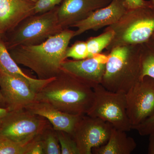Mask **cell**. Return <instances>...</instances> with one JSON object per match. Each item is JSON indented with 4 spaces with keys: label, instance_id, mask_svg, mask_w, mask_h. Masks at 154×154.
<instances>
[{
    "label": "cell",
    "instance_id": "cell-1",
    "mask_svg": "<svg viewBox=\"0 0 154 154\" xmlns=\"http://www.w3.org/2000/svg\"><path fill=\"white\" fill-rule=\"evenodd\" d=\"M74 33V30L66 28L40 44L17 46L9 50V53L18 64L30 69L38 79H48L56 76L61 70Z\"/></svg>",
    "mask_w": 154,
    "mask_h": 154
},
{
    "label": "cell",
    "instance_id": "cell-2",
    "mask_svg": "<svg viewBox=\"0 0 154 154\" xmlns=\"http://www.w3.org/2000/svg\"><path fill=\"white\" fill-rule=\"evenodd\" d=\"M94 98L93 88L62 69L36 93V101L46 102L65 113L84 115L93 106Z\"/></svg>",
    "mask_w": 154,
    "mask_h": 154
},
{
    "label": "cell",
    "instance_id": "cell-3",
    "mask_svg": "<svg viewBox=\"0 0 154 154\" xmlns=\"http://www.w3.org/2000/svg\"><path fill=\"white\" fill-rule=\"evenodd\" d=\"M141 44L119 46L108 52L101 85L108 91L126 93L141 79Z\"/></svg>",
    "mask_w": 154,
    "mask_h": 154
},
{
    "label": "cell",
    "instance_id": "cell-4",
    "mask_svg": "<svg viewBox=\"0 0 154 154\" xmlns=\"http://www.w3.org/2000/svg\"><path fill=\"white\" fill-rule=\"evenodd\" d=\"M59 5L51 11L29 16L2 37L9 50L17 46L36 45L63 30L59 22Z\"/></svg>",
    "mask_w": 154,
    "mask_h": 154
},
{
    "label": "cell",
    "instance_id": "cell-5",
    "mask_svg": "<svg viewBox=\"0 0 154 154\" xmlns=\"http://www.w3.org/2000/svg\"><path fill=\"white\" fill-rule=\"evenodd\" d=\"M107 28L114 31L107 51L119 46L142 44L154 32V8L145 7L127 10L118 22Z\"/></svg>",
    "mask_w": 154,
    "mask_h": 154
},
{
    "label": "cell",
    "instance_id": "cell-6",
    "mask_svg": "<svg viewBox=\"0 0 154 154\" xmlns=\"http://www.w3.org/2000/svg\"><path fill=\"white\" fill-rule=\"evenodd\" d=\"M51 125L46 119L25 108L10 111L0 122V139L28 144Z\"/></svg>",
    "mask_w": 154,
    "mask_h": 154
},
{
    "label": "cell",
    "instance_id": "cell-7",
    "mask_svg": "<svg viewBox=\"0 0 154 154\" xmlns=\"http://www.w3.org/2000/svg\"><path fill=\"white\" fill-rule=\"evenodd\" d=\"M93 90L94 103L87 115L100 119L117 129L126 132L131 130L127 114L125 93L108 91L101 84Z\"/></svg>",
    "mask_w": 154,
    "mask_h": 154
},
{
    "label": "cell",
    "instance_id": "cell-8",
    "mask_svg": "<svg viewBox=\"0 0 154 154\" xmlns=\"http://www.w3.org/2000/svg\"><path fill=\"white\" fill-rule=\"evenodd\" d=\"M125 97L132 128L154 115V79L144 77L125 93Z\"/></svg>",
    "mask_w": 154,
    "mask_h": 154
},
{
    "label": "cell",
    "instance_id": "cell-9",
    "mask_svg": "<svg viewBox=\"0 0 154 154\" xmlns=\"http://www.w3.org/2000/svg\"><path fill=\"white\" fill-rule=\"evenodd\" d=\"M113 127L97 117L82 115L72 134L80 154H92L93 149L107 143Z\"/></svg>",
    "mask_w": 154,
    "mask_h": 154
},
{
    "label": "cell",
    "instance_id": "cell-10",
    "mask_svg": "<svg viewBox=\"0 0 154 154\" xmlns=\"http://www.w3.org/2000/svg\"><path fill=\"white\" fill-rule=\"evenodd\" d=\"M0 90L9 111L25 108L36 101V92L27 82L0 69Z\"/></svg>",
    "mask_w": 154,
    "mask_h": 154
},
{
    "label": "cell",
    "instance_id": "cell-11",
    "mask_svg": "<svg viewBox=\"0 0 154 154\" xmlns=\"http://www.w3.org/2000/svg\"><path fill=\"white\" fill-rule=\"evenodd\" d=\"M82 60L66 59L62 69L82 80L92 88L101 84L108 59V52Z\"/></svg>",
    "mask_w": 154,
    "mask_h": 154
},
{
    "label": "cell",
    "instance_id": "cell-12",
    "mask_svg": "<svg viewBox=\"0 0 154 154\" xmlns=\"http://www.w3.org/2000/svg\"><path fill=\"white\" fill-rule=\"evenodd\" d=\"M127 11L125 0H112L105 8L94 11L89 17L76 22L71 27H75L74 37L79 36L89 30L94 31L109 26L118 22Z\"/></svg>",
    "mask_w": 154,
    "mask_h": 154
},
{
    "label": "cell",
    "instance_id": "cell-13",
    "mask_svg": "<svg viewBox=\"0 0 154 154\" xmlns=\"http://www.w3.org/2000/svg\"><path fill=\"white\" fill-rule=\"evenodd\" d=\"M112 0H63L59 5L58 17L63 29L88 18L99 9L109 5Z\"/></svg>",
    "mask_w": 154,
    "mask_h": 154
},
{
    "label": "cell",
    "instance_id": "cell-14",
    "mask_svg": "<svg viewBox=\"0 0 154 154\" xmlns=\"http://www.w3.org/2000/svg\"><path fill=\"white\" fill-rule=\"evenodd\" d=\"M30 0H0V35L9 33L26 18L34 15Z\"/></svg>",
    "mask_w": 154,
    "mask_h": 154
},
{
    "label": "cell",
    "instance_id": "cell-15",
    "mask_svg": "<svg viewBox=\"0 0 154 154\" xmlns=\"http://www.w3.org/2000/svg\"><path fill=\"white\" fill-rule=\"evenodd\" d=\"M25 108L47 119L55 130L65 131L71 134L82 115L65 113L48 103L38 101L33 102Z\"/></svg>",
    "mask_w": 154,
    "mask_h": 154
},
{
    "label": "cell",
    "instance_id": "cell-16",
    "mask_svg": "<svg viewBox=\"0 0 154 154\" xmlns=\"http://www.w3.org/2000/svg\"><path fill=\"white\" fill-rule=\"evenodd\" d=\"M126 131L112 128L110 137L104 145L92 149L94 154H130L137 147L135 141Z\"/></svg>",
    "mask_w": 154,
    "mask_h": 154
},
{
    "label": "cell",
    "instance_id": "cell-17",
    "mask_svg": "<svg viewBox=\"0 0 154 154\" xmlns=\"http://www.w3.org/2000/svg\"><path fill=\"white\" fill-rule=\"evenodd\" d=\"M0 69L9 75L24 80L35 90L36 93L53 78L46 80L39 79L30 77L25 73L11 56L1 36H0Z\"/></svg>",
    "mask_w": 154,
    "mask_h": 154
},
{
    "label": "cell",
    "instance_id": "cell-18",
    "mask_svg": "<svg viewBox=\"0 0 154 154\" xmlns=\"http://www.w3.org/2000/svg\"><path fill=\"white\" fill-rule=\"evenodd\" d=\"M141 45V79L145 76L154 79V37Z\"/></svg>",
    "mask_w": 154,
    "mask_h": 154
},
{
    "label": "cell",
    "instance_id": "cell-19",
    "mask_svg": "<svg viewBox=\"0 0 154 154\" xmlns=\"http://www.w3.org/2000/svg\"><path fill=\"white\" fill-rule=\"evenodd\" d=\"M114 31L106 28L104 32L99 36L88 38L86 41L89 53V57L102 53L110 44L114 36Z\"/></svg>",
    "mask_w": 154,
    "mask_h": 154
},
{
    "label": "cell",
    "instance_id": "cell-20",
    "mask_svg": "<svg viewBox=\"0 0 154 154\" xmlns=\"http://www.w3.org/2000/svg\"><path fill=\"white\" fill-rule=\"evenodd\" d=\"M40 140L44 154H61V148L56 131L52 125L48 127L41 135Z\"/></svg>",
    "mask_w": 154,
    "mask_h": 154
},
{
    "label": "cell",
    "instance_id": "cell-21",
    "mask_svg": "<svg viewBox=\"0 0 154 154\" xmlns=\"http://www.w3.org/2000/svg\"><path fill=\"white\" fill-rule=\"evenodd\" d=\"M36 140L28 144L22 145L8 140L0 139V154H28Z\"/></svg>",
    "mask_w": 154,
    "mask_h": 154
},
{
    "label": "cell",
    "instance_id": "cell-22",
    "mask_svg": "<svg viewBox=\"0 0 154 154\" xmlns=\"http://www.w3.org/2000/svg\"><path fill=\"white\" fill-rule=\"evenodd\" d=\"M56 132L61 154H80L76 143L72 134L63 131H56Z\"/></svg>",
    "mask_w": 154,
    "mask_h": 154
},
{
    "label": "cell",
    "instance_id": "cell-23",
    "mask_svg": "<svg viewBox=\"0 0 154 154\" xmlns=\"http://www.w3.org/2000/svg\"><path fill=\"white\" fill-rule=\"evenodd\" d=\"M89 57L86 41H78L67 48L66 58H72L74 60H82Z\"/></svg>",
    "mask_w": 154,
    "mask_h": 154
},
{
    "label": "cell",
    "instance_id": "cell-24",
    "mask_svg": "<svg viewBox=\"0 0 154 154\" xmlns=\"http://www.w3.org/2000/svg\"><path fill=\"white\" fill-rule=\"evenodd\" d=\"M63 0H37L35 3L34 14H40L46 13L59 5Z\"/></svg>",
    "mask_w": 154,
    "mask_h": 154
},
{
    "label": "cell",
    "instance_id": "cell-25",
    "mask_svg": "<svg viewBox=\"0 0 154 154\" xmlns=\"http://www.w3.org/2000/svg\"><path fill=\"white\" fill-rule=\"evenodd\" d=\"M141 136H147L154 132V115L145 120L141 124L133 127Z\"/></svg>",
    "mask_w": 154,
    "mask_h": 154
},
{
    "label": "cell",
    "instance_id": "cell-26",
    "mask_svg": "<svg viewBox=\"0 0 154 154\" xmlns=\"http://www.w3.org/2000/svg\"><path fill=\"white\" fill-rule=\"evenodd\" d=\"M125 5L127 10L152 7L149 1L146 0H125Z\"/></svg>",
    "mask_w": 154,
    "mask_h": 154
},
{
    "label": "cell",
    "instance_id": "cell-27",
    "mask_svg": "<svg viewBox=\"0 0 154 154\" xmlns=\"http://www.w3.org/2000/svg\"><path fill=\"white\" fill-rule=\"evenodd\" d=\"M40 137L33 143V145L30 148L28 154H44L43 147L40 140Z\"/></svg>",
    "mask_w": 154,
    "mask_h": 154
},
{
    "label": "cell",
    "instance_id": "cell-28",
    "mask_svg": "<svg viewBox=\"0 0 154 154\" xmlns=\"http://www.w3.org/2000/svg\"><path fill=\"white\" fill-rule=\"evenodd\" d=\"M149 143L148 152L149 154H154V132L149 135Z\"/></svg>",
    "mask_w": 154,
    "mask_h": 154
},
{
    "label": "cell",
    "instance_id": "cell-29",
    "mask_svg": "<svg viewBox=\"0 0 154 154\" xmlns=\"http://www.w3.org/2000/svg\"><path fill=\"white\" fill-rule=\"evenodd\" d=\"M9 111L8 108L0 107V122L7 115Z\"/></svg>",
    "mask_w": 154,
    "mask_h": 154
},
{
    "label": "cell",
    "instance_id": "cell-30",
    "mask_svg": "<svg viewBox=\"0 0 154 154\" xmlns=\"http://www.w3.org/2000/svg\"><path fill=\"white\" fill-rule=\"evenodd\" d=\"M0 107L6 108L5 105L2 95V93H1V90H0Z\"/></svg>",
    "mask_w": 154,
    "mask_h": 154
},
{
    "label": "cell",
    "instance_id": "cell-31",
    "mask_svg": "<svg viewBox=\"0 0 154 154\" xmlns=\"http://www.w3.org/2000/svg\"><path fill=\"white\" fill-rule=\"evenodd\" d=\"M149 1L151 4L152 7L154 8V0H149Z\"/></svg>",
    "mask_w": 154,
    "mask_h": 154
},
{
    "label": "cell",
    "instance_id": "cell-32",
    "mask_svg": "<svg viewBox=\"0 0 154 154\" xmlns=\"http://www.w3.org/2000/svg\"><path fill=\"white\" fill-rule=\"evenodd\" d=\"M30 1H32V2H33L36 3V2H37V0H30Z\"/></svg>",
    "mask_w": 154,
    "mask_h": 154
},
{
    "label": "cell",
    "instance_id": "cell-33",
    "mask_svg": "<svg viewBox=\"0 0 154 154\" xmlns=\"http://www.w3.org/2000/svg\"><path fill=\"white\" fill-rule=\"evenodd\" d=\"M152 36H153V37H154V32L153 33V34Z\"/></svg>",
    "mask_w": 154,
    "mask_h": 154
},
{
    "label": "cell",
    "instance_id": "cell-34",
    "mask_svg": "<svg viewBox=\"0 0 154 154\" xmlns=\"http://www.w3.org/2000/svg\"><path fill=\"white\" fill-rule=\"evenodd\" d=\"M0 36H1V35H0Z\"/></svg>",
    "mask_w": 154,
    "mask_h": 154
}]
</instances>
